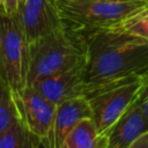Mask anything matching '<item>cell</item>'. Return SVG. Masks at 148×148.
Returning a JSON list of instances; mask_svg holds the SVG:
<instances>
[{
	"label": "cell",
	"instance_id": "8fae6325",
	"mask_svg": "<svg viewBox=\"0 0 148 148\" xmlns=\"http://www.w3.org/2000/svg\"><path fill=\"white\" fill-rule=\"evenodd\" d=\"M108 136L98 133L91 118L81 120L64 139L59 148H106Z\"/></svg>",
	"mask_w": 148,
	"mask_h": 148
},
{
	"label": "cell",
	"instance_id": "9c48e42d",
	"mask_svg": "<svg viewBox=\"0 0 148 148\" xmlns=\"http://www.w3.org/2000/svg\"><path fill=\"white\" fill-rule=\"evenodd\" d=\"M147 131L148 120L146 119L138 99H135L108 132L106 148H128L141 134Z\"/></svg>",
	"mask_w": 148,
	"mask_h": 148
},
{
	"label": "cell",
	"instance_id": "5b68a950",
	"mask_svg": "<svg viewBox=\"0 0 148 148\" xmlns=\"http://www.w3.org/2000/svg\"><path fill=\"white\" fill-rule=\"evenodd\" d=\"M147 83L148 76L130 77L92 89L84 96L92 112L91 119L99 134H108L116 121L134 103Z\"/></svg>",
	"mask_w": 148,
	"mask_h": 148
},
{
	"label": "cell",
	"instance_id": "30bf717a",
	"mask_svg": "<svg viewBox=\"0 0 148 148\" xmlns=\"http://www.w3.org/2000/svg\"><path fill=\"white\" fill-rule=\"evenodd\" d=\"M92 112L84 96L74 97L57 104L54 116V148H59L67 134L83 119L91 118Z\"/></svg>",
	"mask_w": 148,
	"mask_h": 148
},
{
	"label": "cell",
	"instance_id": "3957f363",
	"mask_svg": "<svg viewBox=\"0 0 148 148\" xmlns=\"http://www.w3.org/2000/svg\"><path fill=\"white\" fill-rule=\"evenodd\" d=\"M57 3L64 22L86 35L113 29L131 16L148 8V1L112 2L108 0H82Z\"/></svg>",
	"mask_w": 148,
	"mask_h": 148
},
{
	"label": "cell",
	"instance_id": "8992f818",
	"mask_svg": "<svg viewBox=\"0 0 148 148\" xmlns=\"http://www.w3.org/2000/svg\"><path fill=\"white\" fill-rule=\"evenodd\" d=\"M18 119L44 148H54V116L57 105L45 98L32 86L13 91Z\"/></svg>",
	"mask_w": 148,
	"mask_h": 148
},
{
	"label": "cell",
	"instance_id": "6da1fadb",
	"mask_svg": "<svg viewBox=\"0 0 148 148\" xmlns=\"http://www.w3.org/2000/svg\"><path fill=\"white\" fill-rule=\"evenodd\" d=\"M147 76V40L117 29L87 35V94L111 82Z\"/></svg>",
	"mask_w": 148,
	"mask_h": 148
},
{
	"label": "cell",
	"instance_id": "d6986e66",
	"mask_svg": "<svg viewBox=\"0 0 148 148\" xmlns=\"http://www.w3.org/2000/svg\"><path fill=\"white\" fill-rule=\"evenodd\" d=\"M7 1H8V0H0V6L3 8V7L6 6V3H7Z\"/></svg>",
	"mask_w": 148,
	"mask_h": 148
},
{
	"label": "cell",
	"instance_id": "5bb4252c",
	"mask_svg": "<svg viewBox=\"0 0 148 148\" xmlns=\"http://www.w3.org/2000/svg\"><path fill=\"white\" fill-rule=\"evenodd\" d=\"M113 29L124 31L148 42V8L131 16Z\"/></svg>",
	"mask_w": 148,
	"mask_h": 148
},
{
	"label": "cell",
	"instance_id": "2e32d148",
	"mask_svg": "<svg viewBox=\"0 0 148 148\" xmlns=\"http://www.w3.org/2000/svg\"><path fill=\"white\" fill-rule=\"evenodd\" d=\"M128 148H148V131L141 134Z\"/></svg>",
	"mask_w": 148,
	"mask_h": 148
},
{
	"label": "cell",
	"instance_id": "ac0fdd59",
	"mask_svg": "<svg viewBox=\"0 0 148 148\" xmlns=\"http://www.w3.org/2000/svg\"><path fill=\"white\" fill-rule=\"evenodd\" d=\"M82 0H57V2H77Z\"/></svg>",
	"mask_w": 148,
	"mask_h": 148
},
{
	"label": "cell",
	"instance_id": "7a4b0ae2",
	"mask_svg": "<svg viewBox=\"0 0 148 148\" xmlns=\"http://www.w3.org/2000/svg\"><path fill=\"white\" fill-rule=\"evenodd\" d=\"M28 86L86 62L87 35L67 24L29 45Z\"/></svg>",
	"mask_w": 148,
	"mask_h": 148
},
{
	"label": "cell",
	"instance_id": "52a82bcc",
	"mask_svg": "<svg viewBox=\"0 0 148 148\" xmlns=\"http://www.w3.org/2000/svg\"><path fill=\"white\" fill-rule=\"evenodd\" d=\"M21 17L29 44L66 25L57 0H25Z\"/></svg>",
	"mask_w": 148,
	"mask_h": 148
},
{
	"label": "cell",
	"instance_id": "e0dca14e",
	"mask_svg": "<svg viewBox=\"0 0 148 148\" xmlns=\"http://www.w3.org/2000/svg\"><path fill=\"white\" fill-rule=\"evenodd\" d=\"M112 2H141V1H148V0H108Z\"/></svg>",
	"mask_w": 148,
	"mask_h": 148
},
{
	"label": "cell",
	"instance_id": "9a60e30c",
	"mask_svg": "<svg viewBox=\"0 0 148 148\" xmlns=\"http://www.w3.org/2000/svg\"><path fill=\"white\" fill-rule=\"evenodd\" d=\"M25 0H8L6 6L2 8L7 14L9 15H15V14H20L22 12L23 5H24Z\"/></svg>",
	"mask_w": 148,
	"mask_h": 148
},
{
	"label": "cell",
	"instance_id": "277c9868",
	"mask_svg": "<svg viewBox=\"0 0 148 148\" xmlns=\"http://www.w3.org/2000/svg\"><path fill=\"white\" fill-rule=\"evenodd\" d=\"M29 45L21 13L9 15L0 6V72L13 91L28 86Z\"/></svg>",
	"mask_w": 148,
	"mask_h": 148
},
{
	"label": "cell",
	"instance_id": "4fadbf2b",
	"mask_svg": "<svg viewBox=\"0 0 148 148\" xmlns=\"http://www.w3.org/2000/svg\"><path fill=\"white\" fill-rule=\"evenodd\" d=\"M17 119L18 114L14 102L13 90L0 72V135Z\"/></svg>",
	"mask_w": 148,
	"mask_h": 148
},
{
	"label": "cell",
	"instance_id": "7c38bea8",
	"mask_svg": "<svg viewBox=\"0 0 148 148\" xmlns=\"http://www.w3.org/2000/svg\"><path fill=\"white\" fill-rule=\"evenodd\" d=\"M0 148H44V146L17 119L0 135Z\"/></svg>",
	"mask_w": 148,
	"mask_h": 148
},
{
	"label": "cell",
	"instance_id": "ba28073f",
	"mask_svg": "<svg viewBox=\"0 0 148 148\" xmlns=\"http://www.w3.org/2000/svg\"><path fill=\"white\" fill-rule=\"evenodd\" d=\"M31 86L56 105L74 97L86 96V62L44 77Z\"/></svg>",
	"mask_w": 148,
	"mask_h": 148
}]
</instances>
